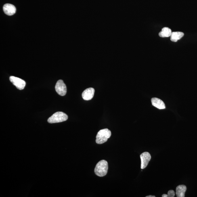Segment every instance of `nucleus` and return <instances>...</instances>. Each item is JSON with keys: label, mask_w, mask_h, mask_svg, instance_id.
<instances>
[{"label": "nucleus", "mask_w": 197, "mask_h": 197, "mask_svg": "<svg viewBox=\"0 0 197 197\" xmlns=\"http://www.w3.org/2000/svg\"><path fill=\"white\" fill-rule=\"evenodd\" d=\"M9 80L13 85L19 90L23 89L25 87V81L20 78L11 76L9 77Z\"/></svg>", "instance_id": "39448f33"}, {"label": "nucleus", "mask_w": 197, "mask_h": 197, "mask_svg": "<svg viewBox=\"0 0 197 197\" xmlns=\"http://www.w3.org/2000/svg\"><path fill=\"white\" fill-rule=\"evenodd\" d=\"M146 197H155V196H152V195H149V196H146Z\"/></svg>", "instance_id": "2eb2a0df"}, {"label": "nucleus", "mask_w": 197, "mask_h": 197, "mask_svg": "<svg viewBox=\"0 0 197 197\" xmlns=\"http://www.w3.org/2000/svg\"><path fill=\"white\" fill-rule=\"evenodd\" d=\"M3 10L6 14L11 16L16 13V9L14 6L7 3L3 6Z\"/></svg>", "instance_id": "6e6552de"}, {"label": "nucleus", "mask_w": 197, "mask_h": 197, "mask_svg": "<svg viewBox=\"0 0 197 197\" xmlns=\"http://www.w3.org/2000/svg\"><path fill=\"white\" fill-rule=\"evenodd\" d=\"M108 164L105 160L100 161L97 164L95 168V173L99 177H103L108 173Z\"/></svg>", "instance_id": "f257e3e1"}, {"label": "nucleus", "mask_w": 197, "mask_h": 197, "mask_svg": "<svg viewBox=\"0 0 197 197\" xmlns=\"http://www.w3.org/2000/svg\"><path fill=\"white\" fill-rule=\"evenodd\" d=\"M55 88L56 92L61 96H64L66 95L67 92L66 87L63 80H58L55 85Z\"/></svg>", "instance_id": "20e7f679"}, {"label": "nucleus", "mask_w": 197, "mask_h": 197, "mask_svg": "<svg viewBox=\"0 0 197 197\" xmlns=\"http://www.w3.org/2000/svg\"><path fill=\"white\" fill-rule=\"evenodd\" d=\"M167 195L168 197H174L175 196V192L172 190H169Z\"/></svg>", "instance_id": "ddd939ff"}, {"label": "nucleus", "mask_w": 197, "mask_h": 197, "mask_svg": "<svg viewBox=\"0 0 197 197\" xmlns=\"http://www.w3.org/2000/svg\"><path fill=\"white\" fill-rule=\"evenodd\" d=\"M141 159V169H143L146 167L150 162L151 157L150 153L145 152L140 155Z\"/></svg>", "instance_id": "423d86ee"}, {"label": "nucleus", "mask_w": 197, "mask_h": 197, "mask_svg": "<svg viewBox=\"0 0 197 197\" xmlns=\"http://www.w3.org/2000/svg\"><path fill=\"white\" fill-rule=\"evenodd\" d=\"M152 104L159 109H164L165 108V104L162 100L157 98H153L151 99Z\"/></svg>", "instance_id": "1a4fd4ad"}, {"label": "nucleus", "mask_w": 197, "mask_h": 197, "mask_svg": "<svg viewBox=\"0 0 197 197\" xmlns=\"http://www.w3.org/2000/svg\"><path fill=\"white\" fill-rule=\"evenodd\" d=\"M95 93V89L93 88H88L82 93V97L84 100H89L92 99Z\"/></svg>", "instance_id": "0eeeda50"}, {"label": "nucleus", "mask_w": 197, "mask_h": 197, "mask_svg": "<svg viewBox=\"0 0 197 197\" xmlns=\"http://www.w3.org/2000/svg\"><path fill=\"white\" fill-rule=\"evenodd\" d=\"M184 36V33L183 32H172L171 35L170 37V40L174 42H176L178 40H180Z\"/></svg>", "instance_id": "9b49d317"}, {"label": "nucleus", "mask_w": 197, "mask_h": 197, "mask_svg": "<svg viewBox=\"0 0 197 197\" xmlns=\"http://www.w3.org/2000/svg\"><path fill=\"white\" fill-rule=\"evenodd\" d=\"M172 32V30L170 28L164 27L162 28L161 31L159 33V36L161 37H168L171 36Z\"/></svg>", "instance_id": "f8f14e48"}, {"label": "nucleus", "mask_w": 197, "mask_h": 197, "mask_svg": "<svg viewBox=\"0 0 197 197\" xmlns=\"http://www.w3.org/2000/svg\"><path fill=\"white\" fill-rule=\"evenodd\" d=\"M162 197H168V195L166 194H163L162 195Z\"/></svg>", "instance_id": "4468645a"}, {"label": "nucleus", "mask_w": 197, "mask_h": 197, "mask_svg": "<svg viewBox=\"0 0 197 197\" xmlns=\"http://www.w3.org/2000/svg\"><path fill=\"white\" fill-rule=\"evenodd\" d=\"M112 135V133L108 129L100 130L97 133L96 142L98 144H103L107 142Z\"/></svg>", "instance_id": "f03ea898"}, {"label": "nucleus", "mask_w": 197, "mask_h": 197, "mask_svg": "<svg viewBox=\"0 0 197 197\" xmlns=\"http://www.w3.org/2000/svg\"><path fill=\"white\" fill-rule=\"evenodd\" d=\"M187 187L184 185H179L176 188V195L177 197H184Z\"/></svg>", "instance_id": "9d476101"}, {"label": "nucleus", "mask_w": 197, "mask_h": 197, "mask_svg": "<svg viewBox=\"0 0 197 197\" xmlns=\"http://www.w3.org/2000/svg\"><path fill=\"white\" fill-rule=\"evenodd\" d=\"M68 119V116L64 113L57 112L49 117L47 120V122L50 123H60L66 121Z\"/></svg>", "instance_id": "7ed1b4c3"}]
</instances>
